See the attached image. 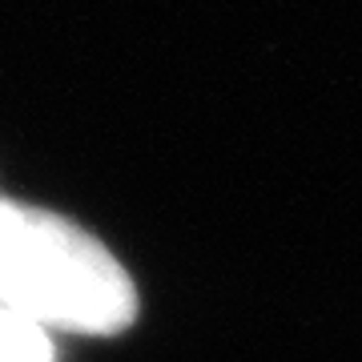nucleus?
<instances>
[{"mask_svg":"<svg viewBox=\"0 0 362 362\" xmlns=\"http://www.w3.org/2000/svg\"><path fill=\"white\" fill-rule=\"evenodd\" d=\"M0 306L40 330L121 334L137 290L109 250L61 214L0 202Z\"/></svg>","mask_w":362,"mask_h":362,"instance_id":"1","label":"nucleus"},{"mask_svg":"<svg viewBox=\"0 0 362 362\" xmlns=\"http://www.w3.org/2000/svg\"><path fill=\"white\" fill-rule=\"evenodd\" d=\"M0 362H52L49 334L0 306Z\"/></svg>","mask_w":362,"mask_h":362,"instance_id":"2","label":"nucleus"}]
</instances>
